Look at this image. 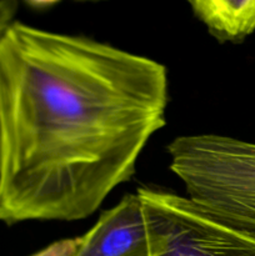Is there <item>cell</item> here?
Segmentation results:
<instances>
[{
  "instance_id": "cell-4",
  "label": "cell",
  "mask_w": 255,
  "mask_h": 256,
  "mask_svg": "<svg viewBox=\"0 0 255 256\" xmlns=\"http://www.w3.org/2000/svg\"><path fill=\"white\" fill-rule=\"evenodd\" d=\"M189 5L219 42H242L255 32V0H192Z\"/></svg>"
},
{
  "instance_id": "cell-6",
  "label": "cell",
  "mask_w": 255,
  "mask_h": 256,
  "mask_svg": "<svg viewBox=\"0 0 255 256\" xmlns=\"http://www.w3.org/2000/svg\"><path fill=\"white\" fill-rule=\"evenodd\" d=\"M18 5L19 4L14 0H0V39L15 22Z\"/></svg>"
},
{
  "instance_id": "cell-2",
  "label": "cell",
  "mask_w": 255,
  "mask_h": 256,
  "mask_svg": "<svg viewBox=\"0 0 255 256\" xmlns=\"http://www.w3.org/2000/svg\"><path fill=\"white\" fill-rule=\"evenodd\" d=\"M166 150L170 170L192 204L225 226L255 238V142L184 135Z\"/></svg>"
},
{
  "instance_id": "cell-7",
  "label": "cell",
  "mask_w": 255,
  "mask_h": 256,
  "mask_svg": "<svg viewBox=\"0 0 255 256\" xmlns=\"http://www.w3.org/2000/svg\"><path fill=\"white\" fill-rule=\"evenodd\" d=\"M138 256H149V250H148L146 252H144V254H140V255H138Z\"/></svg>"
},
{
  "instance_id": "cell-5",
  "label": "cell",
  "mask_w": 255,
  "mask_h": 256,
  "mask_svg": "<svg viewBox=\"0 0 255 256\" xmlns=\"http://www.w3.org/2000/svg\"><path fill=\"white\" fill-rule=\"evenodd\" d=\"M80 245V238L74 239H62L50 244L45 249L40 250L32 256H72Z\"/></svg>"
},
{
  "instance_id": "cell-1",
  "label": "cell",
  "mask_w": 255,
  "mask_h": 256,
  "mask_svg": "<svg viewBox=\"0 0 255 256\" xmlns=\"http://www.w3.org/2000/svg\"><path fill=\"white\" fill-rule=\"evenodd\" d=\"M165 65L14 22L0 39V222L92 216L166 124Z\"/></svg>"
},
{
  "instance_id": "cell-3",
  "label": "cell",
  "mask_w": 255,
  "mask_h": 256,
  "mask_svg": "<svg viewBox=\"0 0 255 256\" xmlns=\"http://www.w3.org/2000/svg\"><path fill=\"white\" fill-rule=\"evenodd\" d=\"M149 256H255V238L210 216L188 198L139 188Z\"/></svg>"
}]
</instances>
